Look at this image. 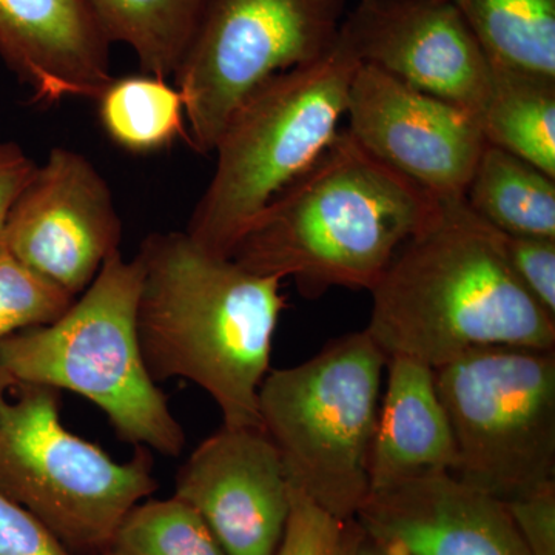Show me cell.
Instances as JSON below:
<instances>
[{
  "label": "cell",
  "instance_id": "cell-1",
  "mask_svg": "<svg viewBox=\"0 0 555 555\" xmlns=\"http://www.w3.org/2000/svg\"><path fill=\"white\" fill-rule=\"evenodd\" d=\"M138 258V337L153 382L189 379L225 426L262 427L258 392L286 309L283 280L217 257L185 232L152 233Z\"/></svg>",
  "mask_w": 555,
  "mask_h": 555
},
{
  "label": "cell",
  "instance_id": "cell-2",
  "mask_svg": "<svg viewBox=\"0 0 555 555\" xmlns=\"http://www.w3.org/2000/svg\"><path fill=\"white\" fill-rule=\"evenodd\" d=\"M369 292L366 331L387 357L437 369L477 347L555 349V318L514 275L500 232L463 198H437Z\"/></svg>",
  "mask_w": 555,
  "mask_h": 555
},
{
  "label": "cell",
  "instance_id": "cell-3",
  "mask_svg": "<svg viewBox=\"0 0 555 555\" xmlns=\"http://www.w3.org/2000/svg\"><path fill=\"white\" fill-rule=\"evenodd\" d=\"M436 203L343 130L262 208L232 259L258 275L291 278L306 298L371 291Z\"/></svg>",
  "mask_w": 555,
  "mask_h": 555
},
{
  "label": "cell",
  "instance_id": "cell-4",
  "mask_svg": "<svg viewBox=\"0 0 555 555\" xmlns=\"http://www.w3.org/2000/svg\"><path fill=\"white\" fill-rule=\"evenodd\" d=\"M358 65L338 39L321 60L278 73L241 102L215 145L217 166L190 217V238L232 258L262 208L338 137Z\"/></svg>",
  "mask_w": 555,
  "mask_h": 555
},
{
  "label": "cell",
  "instance_id": "cell-5",
  "mask_svg": "<svg viewBox=\"0 0 555 555\" xmlns=\"http://www.w3.org/2000/svg\"><path fill=\"white\" fill-rule=\"evenodd\" d=\"M141 280L138 255L127 261L113 251L60 320L0 343V371L78 393L108 416L127 443L178 456L184 430L153 382L139 345Z\"/></svg>",
  "mask_w": 555,
  "mask_h": 555
},
{
  "label": "cell",
  "instance_id": "cell-6",
  "mask_svg": "<svg viewBox=\"0 0 555 555\" xmlns=\"http://www.w3.org/2000/svg\"><path fill=\"white\" fill-rule=\"evenodd\" d=\"M385 350L364 331L328 341L297 366L269 371L258 392L262 429L288 483L341 521L367 499Z\"/></svg>",
  "mask_w": 555,
  "mask_h": 555
},
{
  "label": "cell",
  "instance_id": "cell-7",
  "mask_svg": "<svg viewBox=\"0 0 555 555\" xmlns=\"http://www.w3.org/2000/svg\"><path fill=\"white\" fill-rule=\"evenodd\" d=\"M152 466L144 448L115 462L62 425L60 390L0 371V491L73 555L107 553L127 514L158 489Z\"/></svg>",
  "mask_w": 555,
  "mask_h": 555
},
{
  "label": "cell",
  "instance_id": "cell-8",
  "mask_svg": "<svg viewBox=\"0 0 555 555\" xmlns=\"http://www.w3.org/2000/svg\"><path fill=\"white\" fill-rule=\"evenodd\" d=\"M452 476L507 503L555 481V349L485 346L436 369Z\"/></svg>",
  "mask_w": 555,
  "mask_h": 555
},
{
  "label": "cell",
  "instance_id": "cell-9",
  "mask_svg": "<svg viewBox=\"0 0 555 555\" xmlns=\"http://www.w3.org/2000/svg\"><path fill=\"white\" fill-rule=\"evenodd\" d=\"M349 0H208L175 73L185 141L210 155L236 107L278 73L334 49Z\"/></svg>",
  "mask_w": 555,
  "mask_h": 555
},
{
  "label": "cell",
  "instance_id": "cell-10",
  "mask_svg": "<svg viewBox=\"0 0 555 555\" xmlns=\"http://www.w3.org/2000/svg\"><path fill=\"white\" fill-rule=\"evenodd\" d=\"M122 224L107 181L82 153L50 150L11 208L2 240L25 266L78 298L119 250Z\"/></svg>",
  "mask_w": 555,
  "mask_h": 555
},
{
  "label": "cell",
  "instance_id": "cell-11",
  "mask_svg": "<svg viewBox=\"0 0 555 555\" xmlns=\"http://www.w3.org/2000/svg\"><path fill=\"white\" fill-rule=\"evenodd\" d=\"M350 137L437 198H463L485 149L480 118L371 65L349 87Z\"/></svg>",
  "mask_w": 555,
  "mask_h": 555
},
{
  "label": "cell",
  "instance_id": "cell-12",
  "mask_svg": "<svg viewBox=\"0 0 555 555\" xmlns=\"http://www.w3.org/2000/svg\"><path fill=\"white\" fill-rule=\"evenodd\" d=\"M338 39L361 65L480 118L492 62L451 0H358Z\"/></svg>",
  "mask_w": 555,
  "mask_h": 555
},
{
  "label": "cell",
  "instance_id": "cell-13",
  "mask_svg": "<svg viewBox=\"0 0 555 555\" xmlns=\"http://www.w3.org/2000/svg\"><path fill=\"white\" fill-rule=\"evenodd\" d=\"M175 496L206 521L228 555H275L291 483L283 459L262 427L222 426L181 466Z\"/></svg>",
  "mask_w": 555,
  "mask_h": 555
},
{
  "label": "cell",
  "instance_id": "cell-14",
  "mask_svg": "<svg viewBox=\"0 0 555 555\" xmlns=\"http://www.w3.org/2000/svg\"><path fill=\"white\" fill-rule=\"evenodd\" d=\"M356 520L408 555H529L505 503L448 470L369 492Z\"/></svg>",
  "mask_w": 555,
  "mask_h": 555
},
{
  "label": "cell",
  "instance_id": "cell-15",
  "mask_svg": "<svg viewBox=\"0 0 555 555\" xmlns=\"http://www.w3.org/2000/svg\"><path fill=\"white\" fill-rule=\"evenodd\" d=\"M112 46L87 0H0V57L39 104L98 101Z\"/></svg>",
  "mask_w": 555,
  "mask_h": 555
},
{
  "label": "cell",
  "instance_id": "cell-16",
  "mask_svg": "<svg viewBox=\"0 0 555 555\" xmlns=\"http://www.w3.org/2000/svg\"><path fill=\"white\" fill-rule=\"evenodd\" d=\"M385 400L369 459L371 491L456 465L451 423L438 397L436 369L415 358L390 356Z\"/></svg>",
  "mask_w": 555,
  "mask_h": 555
},
{
  "label": "cell",
  "instance_id": "cell-17",
  "mask_svg": "<svg viewBox=\"0 0 555 555\" xmlns=\"http://www.w3.org/2000/svg\"><path fill=\"white\" fill-rule=\"evenodd\" d=\"M463 199L496 232L555 238V178L506 150L485 144Z\"/></svg>",
  "mask_w": 555,
  "mask_h": 555
},
{
  "label": "cell",
  "instance_id": "cell-18",
  "mask_svg": "<svg viewBox=\"0 0 555 555\" xmlns=\"http://www.w3.org/2000/svg\"><path fill=\"white\" fill-rule=\"evenodd\" d=\"M480 126L486 144L555 178V78L492 64Z\"/></svg>",
  "mask_w": 555,
  "mask_h": 555
},
{
  "label": "cell",
  "instance_id": "cell-19",
  "mask_svg": "<svg viewBox=\"0 0 555 555\" xmlns=\"http://www.w3.org/2000/svg\"><path fill=\"white\" fill-rule=\"evenodd\" d=\"M109 42L133 51L144 75L169 79L195 38L208 0H87Z\"/></svg>",
  "mask_w": 555,
  "mask_h": 555
},
{
  "label": "cell",
  "instance_id": "cell-20",
  "mask_svg": "<svg viewBox=\"0 0 555 555\" xmlns=\"http://www.w3.org/2000/svg\"><path fill=\"white\" fill-rule=\"evenodd\" d=\"M489 61L555 78V0H451Z\"/></svg>",
  "mask_w": 555,
  "mask_h": 555
},
{
  "label": "cell",
  "instance_id": "cell-21",
  "mask_svg": "<svg viewBox=\"0 0 555 555\" xmlns=\"http://www.w3.org/2000/svg\"><path fill=\"white\" fill-rule=\"evenodd\" d=\"M98 102L102 127L129 152H156L184 137V102L167 79L144 73L113 79Z\"/></svg>",
  "mask_w": 555,
  "mask_h": 555
},
{
  "label": "cell",
  "instance_id": "cell-22",
  "mask_svg": "<svg viewBox=\"0 0 555 555\" xmlns=\"http://www.w3.org/2000/svg\"><path fill=\"white\" fill-rule=\"evenodd\" d=\"M108 551L115 555H228L199 514L175 495L134 506Z\"/></svg>",
  "mask_w": 555,
  "mask_h": 555
},
{
  "label": "cell",
  "instance_id": "cell-23",
  "mask_svg": "<svg viewBox=\"0 0 555 555\" xmlns=\"http://www.w3.org/2000/svg\"><path fill=\"white\" fill-rule=\"evenodd\" d=\"M76 298L25 266L0 238V343L60 320Z\"/></svg>",
  "mask_w": 555,
  "mask_h": 555
},
{
  "label": "cell",
  "instance_id": "cell-24",
  "mask_svg": "<svg viewBox=\"0 0 555 555\" xmlns=\"http://www.w3.org/2000/svg\"><path fill=\"white\" fill-rule=\"evenodd\" d=\"M345 521L291 486V511L275 555H337Z\"/></svg>",
  "mask_w": 555,
  "mask_h": 555
},
{
  "label": "cell",
  "instance_id": "cell-25",
  "mask_svg": "<svg viewBox=\"0 0 555 555\" xmlns=\"http://www.w3.org/2000/svg\"><path fill=\"white\" fill-rule=\"evenodd\" d=\"M500 235L514 275L528 294L555 318V238Z\"/></svg>",
  "mask_w": 555,
  "mask_h": 555
},
{
  "label": "cell",
  "instance_id": "cell-26",
  "mask_svg": "<svg viewBox=\"0 0 555 555\" xmlns=\"http://www.w3.org/2000/svg\"><path fill=\"white\" fill-rule=\"evenodd\" d=\"M0 555H73L42 521L0 491Z\"/></svg>",
  "mask_w": 555,
  "mask_h": 555
},
{
  "label": "cell",
  "instance_id": "cell-27",
  "mask_svg": "<svg viewBox=\"0 0 555 555\" xmlns=\"http://www.w3.org/2000/svg\"><path fill=\"white\" fill-rule=\"evenodd\" d=\"M529 555H555V481L505 503Z\"/></svg>",
  "mask_w": 555,
  "mask_h": 555
},
{
  "label": "cell",
  "instance_id": "cell-28",
  "mask_svg": "<svg viewBox=\"0 0 555 555\" xmlns=\"http://www.w3.org/2000/svg\"><path fill=\"white\" fill-rule=\"evenodd\" d=\"M36 169L38 166L20 145L0 142V238L11 208L22 190L27 188Z\"/></svg>",
  "mask_w": 555,
  "mask_h": 555
},
{
  "label": "cell",
  "instance_id": "cell-29",
  "mask_svg": "<svg viewBox=\"0 0 555 555\" xmlns=\"http://www.w3.org/2000/svg\"><path fill=\"white\" fill-rule=\"evenodd\" d=\"M337 555H408L406 551L396 543L383 542L369 534L356 518L345 521L341 542Z\"/></svg>",
  "mask_w": 555,
  "mask_h": 555
},
{
  "label": "cell",
  "instance_id": "cell-30",
  "mask_svg": "<svg viewBox=\"0 0 555 555\" xmlns=\"http://www.w3.org/2000/svg\"><path fill=\"white\" fill-rule=\"evenodd\" d=\"M101 555H115V554L109 553V551H107V553H104V554H101Z\"/></svg>",
  "mask_w": 555,
  "mask_h": 555
}]
</instances>
